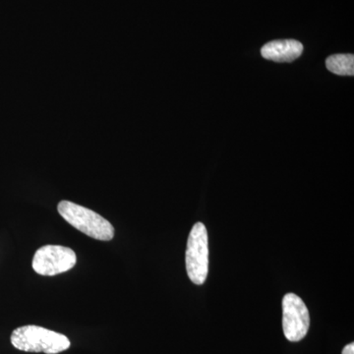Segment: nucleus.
I'll return each mask as SVG.
<instances>
[{"label":"nucleus","mask_w":354,"mask_h":354,"mask_svg":"<svg viewBox=\"0 0 354 354\" xmlns=\"http://www.w3.org/2000/svg\"><path fill=\"white\" fill-rule=\"evenodd\" d=\"M11 344L19 351L46 354H57L70 348L68 337L64 335L34 325L13 330Z\"/></svg>","instance_id":"obj_1"},{"label":"nucleus","mask_w":354,"mask_h":354,"mask_svg":"<svg viewBox=\"0 0 354 354\" xmlns=\"http://www.w3.org/2000/svg\"><path fill=\"white\" fill-rule=\"evenodd\" d=\"M57 209L67 223L88 236L102 241L113 239L114 228L111 223L92 209L69 201L60 202Z\"/></svg>","instance_id":"obj_2"},{"label":"nucleus","mask_w":354,"mask_h":354,"mask_svg":"<svg viewBox=\"0 0 354 354\" xmlns=\"http://www.w3.org/2000/svg\"><path fill=\"white\" fill-rule=\"evenodd\" d=\"M185 262L191 281L195 285H203L206 281L209 272L208 232L203 223H195L191 230Z\"/></svg>","instance_id":"obj_3"},{"label":"nucleus","mask_w":354,"mask_h":354,"mask_svg":"<svg viewBox=\"0 0 354 354\" xmlns=\"http://www.w3.org/2000/svg\"><path fill=\"white\" fill-rule=\"evenodd\" d=\"M76 254L68 247L46 245L39 248L32 258V269L41 276H57L73 269Z\"/></svg>","instance_id":"obj_4"},{"label":"nucleus","mask_w":354,"mask_h":354,"mask_svg":"<svg viewBox=\"0 0 354 354\" xmlns=\"http://www.w3.org/2000/svg\"><path fill=\"white\" fill-rule=\"evenodd\" d=\"M309 325V311L304 300L295 293H288L283 299V329L288 341H301Z\"/></svg>","instance_id":"obj_5"},{"label":"nucleus","mask_w":354,"mask_h":354,"mask_svg":"<svg viewBox=\"0 0 354 354\" xmlns=\"http://www.w3.org/2000/svg\"><path fill=\"white\" fill-rule=\"evenodd\" d=\"M304 53V44L295 39H278L270 41L261 48V55L274 62H292Z\"/></svg>","instance_id":"obj_6"},{"label":"nucleus","mask_w":354,"mask_h":354,"mask_svg":"<svg viewBox=\"0 0 354 354\" xmlns=\"http://www.w3.org/2000/svg\"><path fill=\"white\" fill-rule=\"evenodd\" d=\"M326 66L332 73L342 76L354 75L353 55H334L326 60Z\"/></svg>","instance_id":"obj_7"},{"label":"nucleus","mask_w":354,"mask_h":354,"mask_svg":"<svg viewBox=\"0 0 354 354\" xmlns=\"http://www.w3.org/2000/svg\"><path fill=\"white\" fill-rule=\"evenodd\" d=\"M342 354H354V344L351 342V344H348L346 348L342 351Z\"/></svg>","instance_id":"obj_8"}]
</instances>
